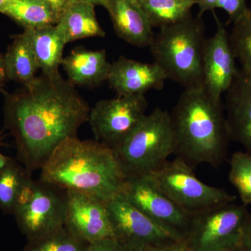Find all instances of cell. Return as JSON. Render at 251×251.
I'll use <instances>...</instances> for the list:
<instances>
[{"mask_svg":"<svg viewBox=\"0 0 251 251\" xmlns=\"http://www.w3.org/2000/svg\"><path fill=\"white\" fill-rule=\"evenodd\" d=\"M171 114L160 108L144 117L115 151L128 175H148L175 153Z\"/></svg>","mask_w":251,"mask_h":251,"instance_id":"obj_5","label":"cell"},{"mask_svg":"<svg viewBox=\"0 0 251 251\" xmlns=\"http://www.w3.org/2000/svg\"><path fill=\"white\" fill-rule=\"evenodd\" d=\"M60 191L42 180L32 179L23 191L13 215L29 242L64 228L65 200Z\"/></svg>","mask_w":251,"mask_h":251,"instance_id":"obj_7","label":"cell"},{"mask_svg":"<svg viewBox=\"0 0 251 251\" xmlns=\"http://www.w3.org/2000/svg\"><path fill=\"white\" fill-rule=\"evenodd\" d=\"M41 170L40 179L48 184L106 202L122 193L128 176L115 150L77 136L60 144Z\"/></svg>","mask_w":251,"mask_h":251,"instance_id":"obj_2","label":"cell"},{"mask_svg":"<svg viewBox=\"0 0 251 251\" xmlns=\"http://www.w3.org/2000/svg\"><path fill=\"white\" fill-rule=\"evenodd\" d=\"M167 79L166 73L154 62L144 63L120 57L111 64L108 81L119 96H131L162 90Z\"/></svg>","mask_w":251,"mask_h":251,"instance_id":"obj_14","label":"cell"},{"mask_svg":"<svg viewBox=\"0 0 251 251\" xmlns=\"http://www.w3.org/2000/svg\"><path fill=\"white\" fill-rule=\"evenodd\" d=\"M56 26L67 44L86 38L105 36L97 21L95 6L90 3H71Z\"/></svg>","mask_w":251,"mask_h":251,"instance_id":"obj_18","label":"cell"},{"mask_svg":"<svg viewBox=\"0 0 251 251\" xmlns=\"http://www.w3.org/2000/svg\"><path fill=\"white\" fill-rule=\"evenodd\" d=\"M122 193L144 214L185 239L192 216L176 205L148 175H128Z\"/></svg>","mask_w":251,"mask_h":251,"instance_id":"obj_11","label":"cell"},{"mask_svg":"<svg viewBox=\"0 0 251 251\" xmlns=\"http://www.w3.org/2000/svg\"><path fill=\"white\" fill-rule=\"evenodd\" d=\"M6 77V72H5L4 57L0 55V84L5 80Z\"/></svg>","mask_w":251,"mask_h":251,"instance_id":"obj_34","label":"cell"},{"mask_svg":"<svg viewBox=\"0 0 251 251\" xmlns=\"http://www.w3.org/2000/svg\"><path fill=\"white\" fill-rule=\"evenodd\" d=\"M1 136H0V147H1Z\"/></svg>","mask_w":251,"mask_h":251,"instance_id":"obj_38","label":"cell"},{"mask_svg":"<svg viewBox=\"0 0 251 251\" xmlns=\"http://www.w3.org/2000/svg\"><path fill=\"white\" fill-rule=\"evenodd\" d=\"M170 114L174 154L192 168L202 163L219 167L230 140L222 99L211 96L202 85L184 88Z\"/></svg>","mask_w":251,"mask_h":251,"instance_id":"obj_3","label":"cell"},{"mask_svg":"<svg viewBox=\"0 0 251 251\" xmlns=\"http://www.w3.org/2000/svg\"><path fill=\"white\" fill-rule=\"evenodd\" d=\"M135 1H138V2L139 3V4H140V2H142V1H143V0H135Z\"/></svg>","mask_w":251,"mask_h":251,"instance_id":"obj_36","label":"cell"},{"mask_svg":"<svg viewBox=\"0 0 251 251\" xmlns=\"http://www.w3.org/2000/svg\"><path fill=\"white\" fill-rule=\"evenodd\" d=\"M64 227L87 244L115 238L107 202L75 191H64Z\"/></svg>","mask_w":251,"mask_h":251,"instance_id":"obj_12","label":"cell"},{"mask_svg":"<svg viewBox=\"0 0 251 251\" xmlns=\"http://www.w3.org/2000/svg\"><path fill=\"white\" fill-rule=\"evenodd\" d=\"M239 249L244 251H251V211L249 212L244 226Z\"/></svg>","mask_w":251,"mask_h":251,"instance_id":"obj_31","label":"cell"},{"mask_svg":"<svg viewBox=\"0 0 251 251\" xmlns=\"http://www.w3.org/2000/svg\"><path fill=\"white\" fill-rule=\"evenodd\" d=\"M214 16L216 29L214 35L206 39L202 85L211 96L221 99L233 82L239 69L236 67L229 33L214 11Z\"/></svg>","mask_w":251,"mask_h":251,"instance_id":"obj_13","label":"cell"},{"mask_svg":"<svg viewBox=\"0 0 251 251\" xmlns=\"http://www.w3.org/2000/svg\"><path fill=\"white\" fill-rule=\"evenodd\" d=\"M235 251H244L242 250V249H239H239H238L237 250H236Z\"/></svg>","mask_w":251,"mask_h":251,"instance_id":"obj_37","label":"cell"},{"mask_svg":"<svg viewBox=\"0 0 251 251\" xmlns=\"http://www.w3.org/2000/svg\"><path fill=\"white\" fill-rule=\"evenodd\" d=\"M219 0H196V4L199 7V14L202 16L204 12L208 11H214L215 5Z\"/></svg>","mask_w":251,"mask_h":251,"instance_id":"obj_32","label":"cell"},{"mask_svg":"<svg viewBox=\"0 0 251 251\" xmlns=\"http://www.w3.org/2000/svg\"><path fill=\"white\" fill-rule=\"evenodd\" d=\"M90 110L75 85L60 74H42L23 85L7 97L4 107L18 161L31 172L41 169L60 144L76 137Z\"/></svg>","mask_w":251,"mask_h":251,"instance_id":"obj_1","label":"cell"},{"mask_svg":"<svg viewBox=\"0 0 251 251\" xmlns=\"http://www.w3.org/2000/svg\"><path fill=\"white\" fill-rule=\"evenodd\" d=\"M148 107L145 94L99 100L88 121L96 140L117 150L147 115Z\"/></svg>","mask_w":251,"mask_h":251,"instance_id":"obj_9","label":"cell"},{"mask_svg":"<svg viewBox=\"0 0 251 251\" xmlns=\"http://www.w3.org/2000/svg\"><path fill=\"white\" fill-rule=\"evenodd\" d=\"M104 7L119 37L138 47L150 46L155 34L141 5L135 0H108Z\"/></svg>","mask_w":251,"mask_h":251,"instance_id":"obj_16","label":"cell"},{"mask_svg":"<svg viewBox=\"0 0 251 251\" xmlns=\"http://www.w3.org/2000/svg\"><path fill=\"white\" fill-rule=\"evenodd\" d=\"M31 172L10 157L0 168V209L13 214L23 191L32 180Z\"/></svg>","mask_w":251,"mask_h":251,"instance_id":"obj_22","label":"cell"},{"mask_svg":"<svg viewBox=\"0 0 251 251\" xmlns=\"http://www.w3.org/2000/svg\"><path fill=\"white\" fill-rule=\"evenodd\" d=\"M107 206L115 238L130 251L184 239L144 214L122 193Z\"/></svg>","mask_w":251,"mask_h":251,"instance_id":"obj_10","label":"cell"},{"mask_svg":"<svg viewBox=\"0 0 251 251\" xmlns=\"http://www.w3.org/2000/svg\"><path fill=\"white\" fill-rule=\"evenodd\" d=\"M62 65L73 85L92 86L108 80L111 64L105 50L77 49L63 58Z\"/></svg>","mask_w":251,"mask_h":251,"instance_id":"obj_17","label":"cell"},{"mask_svg":"<svg viewBox=\"0 0 251 251\" xmlns=\"http://www.w3.org/2000/svg\"><path fill=\"white\" fill-rule=\"evenodd\" d=\"M25 29H36L56 25L59 18L49 6L35 0H11L0 8Z\"/></svg>","mask_w":251,"mask_h":251,"instance_id":"obj_21","label":"cell"},{"mask_svg":"<svg viewBox=\"0 0 251 251\" xmlns=\"http://www.w3.org/2000/svg\"><path fill=\"white\" fill-rule=\"evenodd\" d=\"M229 180L243 204L251 205V156L244 151L234 153L229 161Z\"/></svg>","mask_w":251,"mask_h":251,"instance_id":"obj_25","label":"cell"},{"mask_svg":"<svg viewBox=\"0 0 251 251\" xmlns=\"http://www.w3.org/2000/svg\"><path fill=\"white\" fill-rule=\"evenodd\" d=\"M249 212L233 202L193 215L185 241L192 251H235Z\"/></svg>","mask_w":251,"mask_h":251,"instance_id":"obj_8","label":"cell"},{"mask_svg":"<svg viewBox=\"0 0 251 251\" xmlns=\"http://www.w3.org/2000/svg\"><path fill=\"white\" fill-rule=\"evenodd\" d=\"M83 251H130L116 238H108L87 244Z\"/></svg>","mask_w":251,"mask_h":251,"instance_id":"obj_28","label":"cell"},{"mask_svg":"<svg viewBox=\"0 0 251 251\" xmlns=\"http://www.w3.org/2000/svg\"><path fill=\"white\" fill-rule=\"evenodd\" d=\"M234 56L243 72L251 77V9L233 23L229 34Z\"/></svg>","mask_w":251,"mask_h":251,"instance_id":"obj_24","label":"cell"},{"mask_svg":"<svg viewBox=\"0 0 251 251\" xmlns=\"http://www.w3.org/2000/svg\"><path fill=\"white\" fill-rule=\"evenodd\" d=\"M35 1L49 6L59 18V21L67 9L68 6L71 4L69 0H35Z\"/></svg>","mask_w":251,"mask_h":251,"instance_id":"obj_30","label":"cell"},{"mask_svg":"<svg viewBox=\"0 0 251 251\" xmlns=\"http://www.w3.org/2000/svg\"><path fill=\"white\" fill-rule=\"evenodd\" d=\"M225 94L224 109L229 138L241 144L251 156V77L239 69Z\"/></svg>","mask_w":251,"mask_h":251,"instance_id":"obj_15","label":"cell"},{"mask_svg":"<svg viewBox=\"0 0 251 251\" xmlns=\"http://www.w3.org/2000/svg\"><path fill=\"white\" fill-rule=\"evenodd\" d=\"M155 184L181 209L191 216L233 202L237 197L223 188L201 181L181 158L167 161L148 174Z\"/></svg>","mask_w":251,"mask_h":251,"instance_id":"obj_6","label":"cell"},{"mask_svg":"<svg viewBox=\"0 0 251 251\" xmlns=\"http://www.w3.org/2000/svg\"><path fill=\"white\" fill-rule=\"evenodd\" d=\"M6 77L27 85L35 78L39 69L27 29L15 36L4 57Z\"/></svg>","mask_w":251,"mask_h":251,"instance_id":"obj_19","label":"cell"},{"mask_svg":"<svg viewBox=\"0 0 251 251\" xmlns=\"http://www.w3.org/2000/svg\"><path fill=\"white\" fill-rule=\"evenodd\" d=\"M70 2H76V1H81V2L90 3L96 6V5H99V6H105L108 0H69Z\"/></svg>","mask_w":251,"mask_h":251,"instance_id":"obj_33","label":"cell"},{"mask_svg":"<svg viewBox=\"0 0 251 251\" xmlns=\"http://www.w3.org/2000/svg\"><path fill=\"white\" fill-rule=\"evenodd\" d=\"M140 4L152 27L161 29L192 16L196 0H143Z\"/></svg>","mask_w":251,"mask_h":251,"instance_id":"obj_23","label":"cell"},{"mask_svg":"<svg viewBox=\"0 0 251 251\" xmlns=\"http://www.w3.org/2000/svg\"><path fill=\"white\" fill-rule=\"evenodd\" d=\"M87 244L64 227L45 237L29 242L24 251H83Z\"/></svg>","mask_w":251,"mask_h":251,"instance_id":"obj_26","label":"cell"},{"mask_svg":"<svg viewBox=\"0 0 251 251\" xmlns=\"http://www.w3.org/2000/svg\"><path fill=\"white\" fill-rule=\"evenodd\" d=\"M9 1H11V0H0V8L2 7L5 4H6Z\"/></svg>","mask_w":251,"mask_h":251,"instance_id":"obj_35","label":"cell"},{"mask_svg":"<svg viewBox=\"0 0 251 251\" xmlns=\"http://www.w3.org/2000/svg\"><path fill=\"white\" fill-rule=\"evenodd\" d=\"M27 30L36 60L43 74L59 75V67L62 65L63 52L64 46L67 45L62 33L56 25Z\"/></svg>","mask_w":251,"mask_h":251,"instance_id":"obj_20","label":"cell"},{"mask_svg":"<svg viewBox=\"0 0 251 251\" xmlns=\"http://www.w3.org/2000/svg\"><path fill=\"white\" fill-rule=\"evenodd\" d=\"M224 9L229 18V22L234 23L249 11L247 0H219L214 9Z\"/></svg>","mask_w":251,"mask_h":251,"instance_id":"obj_27","label":"cell"},{"mask_svg":"<svg viewBox=\"0 0 251 251\" xmlns=\"http://www.w3.org/2000/svg\"><path fill=\"white\" fill-rule=\"evenodd\" d=\"M206 38L201 16L162 27L150 44L153 62L184 88L202 85Z\"/></svg>","mask_w":251,"mask_h":251,"instance_id":"obj_4","label":"cell"},{"mask_svg":"<svg viewBox=\"0 0 251 251\" xmlns=\"http://www.w3.org/2000/svg\"><path fill=\"white\" fill-rule=\"evenodd\" d=\"M138 251H192L188 247L187 242L183 240L169 243L159 246H150Z\"/></svg>","mask_w":251,"mask_h":251,"instance_id":"obj_29","label":"cell"}]
</instances>
